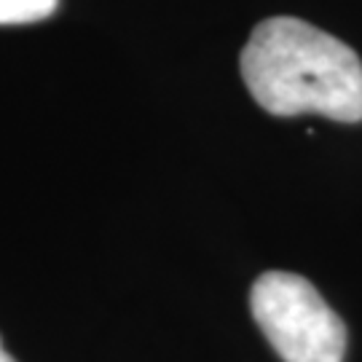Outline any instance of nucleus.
<instances>
[{"label": "nucleus", "instance_id": "1", "mask_svg": "<svg viewBox=\"0 0 362 362\" xmlns=\"http://www.w3.org/2000/svg\"><path fill=\"white\" fill-rule=\"evenodd\" d=\"M242 78L272 116L362 121V62L344 40L296 16L263 19L242 49Z\"/></svg>", "mask_w": 362, "mask_h": 362}, {"label": "nucleus", "instance_id": "2", "mask_svg": "<svg viewBox=\"0 0 362 362\" xmlns=\"http://www.w3.org/2000/svg\"><path fill=\"white\" fill-rule=\"evenodd\" d=\"M250 309L285 362H344L346 325L309 279L266 272L250 290Z\"/></svg>", "mask_w": 362, "mask_h": 362}, {"label": "nucleus", "instance_id": "3", "mask_svg": "<svg viewBox=\"0 0 362 362\" xmlns=\"http://www.w3.org/2000/svg\"><path fill=\"white\" fill-rule=\"evenodd\" d=\"M59 0H0V25H30L52 16Z\"/></svg>", "mask_w": 362, "mask_h": 362}, {"label": "nucleus", "instance_id": "4", "mask_svg": "<svg viewBox=\"0 0 362 362\" xmlns=\"http://www.w3.org/2000/svg\"><path fill=\"white\" fill-rule=\"evenodd\" d=\"M0 362H16V360L11 357V354L6 351V346H3V341H0Z\"/></svg>", "mask_w": 362, "mask_h": 362}]
</instances>
